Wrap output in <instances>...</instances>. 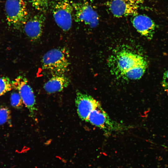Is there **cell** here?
I'll list each match as a JSON object with an SVG mask.
<instances>
[{"mask_svg": "<svg viewBox=\"0 0 168 168\" xmlns=\"http://www.w3.org/2000/svg\"><path fill=\"white\" fill-rule=\"evenodd\" d=\"M109 63L111 72L114 75L126 80L140 79L147 67L143 56L125 48L112 55Z\"/></svg>", "mask_w": 168, "mask_h": 168, "instance_id": "cell-1", "label": "cell"}, {"mask_svg": "<svg viewBox=\"0 0 168 168\" xmlns=\"http://www.w3.org/2000/svg\"><path fill=\"white\" fill-rule=\"evenodd\" d=\"M69 53L65 48L50 50L43 55L41 60L42 68L56 75L63 74L68 69Z\"/></svg>", "mask_w": 168, "mask_h": 168, "instance_id": "cell-2", "label": "cell"}, {"mask_svg": "<svg viewBox=\"0 0 168 168\" xmlns=\"http://www.w3.org/2000/svg\"><path fill=\"white\" fill-rule=\"evenodd\" d=\"M87 122L106 133L123 132L128 130L130 126L112 119L100 105L90 114Z\"/></svg>", "mask_w": 168, "mask_h": 168, "instance_id": "cell-3", "label": "cell"}, {"mask_svg": "<svg viewBox=\"0 0 168 168\" xmlns=\"http://www.w3.org/2000/svg\"><path fill=\"white\" fill-rule=\"evenodd\" d=\"M5 9L9 25L18 27L24 25L28 19L27 5L23 0H7Z\"/></svg>", "mask_w": 168, "mask_h": 168, "instance_id": "cell-4", "label": "cell"}, {"mask_svg": "<svg viewBox=\"0 0 168 168\" xmlns=\"http://www.w3.org/2000/svg\"><path fill=\"white\" fill-rule=\"evenodd\" d=\"M52 13L54 20L63 31L71 28L73 9L68 0H54L52 5Z\"/></svg>", "mask_w": 168, "mask_h": 168, "instance_id": "cell-5", "label": "cell"}, {"mask_svg": "<svg viewBox=\"0 0 168 168\" xmlns=\"http://www.w3.org/2000/svg\"><path fill=\"white\" fill-rule=\"evenodd\" d=\"M12 88L18 90L23 103L28 109L30 116L34 119L37 110L36 100L33 89L26 79L19 76L12 81Z\"/></svg>", "mask_w": 168, "mask_h": 168, "instance_id": "cell-6", "label": "cell"}, {"mask_svg": "<svg viewBox=\"0 0 168 168\" xmlns=\"http://www.w3.org/2000/svg\"><path fill=\"white\" fill-rule=\"evenodd\" d=\"M71 3L74 10V18L76 21L83 23L93 28L98 25V14L87 2Z\"/></svg>", "mask_w": 168, "mask_h": 168, "instance_id": "cell-7", "label": "cell"}, {"mask_svg": "<svg viewBox=\"0 0 168 168\" xmlns=\"http://www.w3.org/2000/svg\"><path fill=\"white\" fill-rule=\"evenodd\" d=\"M142 0H109V8L114 16L119 18L137 14Z\"/></svg>", "mask_w": 168, "mask_h": 168, "instance_id": "cell-8", "label": "cell"}, {"mask_svg": "<svg viewBox=\"0 0 168 168\" xmlns=\"http://www.w3.org/2000/svg\"><path fill=\"white\" fill-rule=\"evenodd\" d=\"M75 103L79 117L86 122L91 113L101 105L91 96L79 91L76 92Z\"/></svg>", "mask_w": 168, "mask_h": 168, "instance_id": "cell-9", "label": "cell"}, {"mask_svg": "<svg viewBox=\"0 0 168 168\" xmlns=\"http://www.w3.org/2000/svg\"><path fill=\"white\" fill-rule=\"evenodd\" d=\"M46 18L42 14L35 15L28 19L24 25V32L33 41L39 39L43 30Z\"/></svg>", "mask_w": 168, "mask_h": 168, "instance_id": "cell-10", "label": "cell"}, {"mask_svg": "<svg viewBox=\"0 0 168 168\" xmlns=\"http://www.w3.org/2000/svg\"><path fill=\"white\" fill-rule=\"evenodd\" d=\"M132 23L138 33L149 40L152 39L156 25L150 18L145 15H136L133 19Z\"/></svg>", "mask_w": 168, "mask_h": 168, "instance_id": "cell-11", "label": "cell"}, {"mask_svg": "<svg viewBox=\"0 0 168 168\" xmlns=\"http://www.w3.org/2000/svg\"><path fill=\"white\" fill-rule=\"evenodd\" d=\"M70 82L69 78L63 74L55 75L45 83L44 88L49 94L60 92L67 87Z\"/></svg>", "mask_w": 168, "mask_h": 168, "instance_id": "cell-12", "label": "cell"}, {"mask_svg": "<svg viewBox=\"0 0 168 168\" xmlns=\"http://www.w3.org/2000/svg\"><path fill=\"white\" fill-rule=\"evenodd\" d=\"M12 81L7 77H0V96H1L12 88Z\"/></svg>", "mask_w": 168, "mask_h": 168, "instance_id": "cell-13", "label": "cell"}, {"mask_svg": "<svg viewBox=\"0 0 168 168\" xmlns=\"http://www.w3.org/2000/svg\"><path fill=\"white\" fill-rule=\"evenodd\" d=\"M32 6L36 10L45 12L48 9L49 0H30Z\"/></svg>", "mask_w": 168, "mask_h": 168, "instance_id": "cell-14", "label": "cell"}, {"mask_svg": "<svg viewBox=\"0 0 168 168\" xmlns=\"http://www.w3.org/2000/svg\"><path fill=\"white\" fill-rule=\"evenodd\" d=\"M11 105L16 108H21L22 106L23 103L19 93L13 92L11 96Z\"/></svg>", "mask_w": 168, "mask_h": 168, "instance_id": "cell-15", "label": "cell"}, {"mask_svg": "<svg viewBox=\"0 0 168 168\" xmlns=\"http://www.w3.org/2000/svg\"><path fill=\"white\" fill-rule=\"evenodd\" d=\"M10 118V111L7 108H0V125L6 123Z\"/></svg>", "mask_w": 168, "mask_h": 168, "instance_id": "cell-16", "label": "cell"}, {"mask_svg": "<svg viewBox=\"0 0 168 168\" xmlns=\"http://www.w3.org/2000/svg\"><path fill=\"white\" fill-rule=\"evenodd\" d=\"M161 84L165 89L168 91V68L163 74Z\"/></svg>", "mask_w": 168, "mask_h": 168, "instance_id": "cell-17", "label": "cell"}]
</instances>
